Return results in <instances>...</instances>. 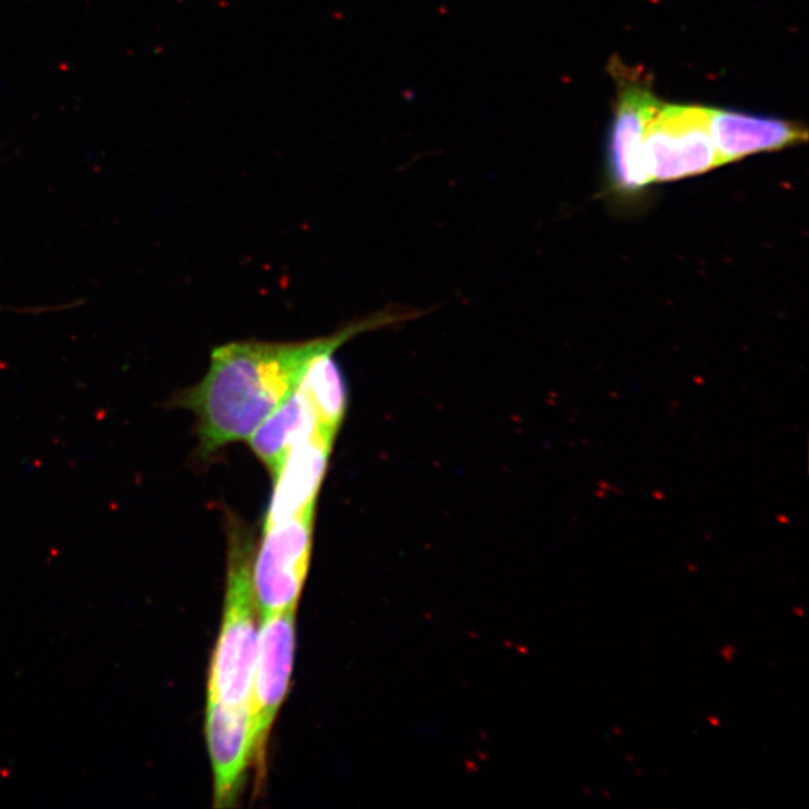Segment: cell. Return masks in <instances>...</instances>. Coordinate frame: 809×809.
<instances>
[{
	"label": "cell",
	"mask_w": 809,
	"mask_h": 809,
	"mask_svg": "<svg viewBox=\"0 0 809 809\" xmlns=\"http://www.w3.org/2000/svg\"><path fill=\"white\" fill-rule=\"evenodd\" d=\"M400 315L385 313L308 342H232L213 349L211 368L197 386L178 391L173 404L193 412L197 455L208 462L225 447L248 441L258 426L299 387L310 361L366 330L389 326Z\"/></svg>",
	"instance_id": "1"
},
{
	"label": "cell",
	"mask_w": 809,
	"mask_h": 809,
	"mask_svg": "<svg viewBox=\"0 0 809 809\" xmlns=\"http://www.w3.org/2000/svg\"><path fill=\"white\" fill-rule=\"evenodd\" d=\"M257 616L249 536L234 528L229 532L223 625L208 670L207 700L249 705L259 643Z\"/></svg>",
	"instance_id": "2"
},
{
	"label": "cell",
	"mask_w": 809,
	"mask_h": 809,
	"mask_svg": "<svg viewBox=\"0 0 809 809\" xmlns=\"http://www.w3.org/2000/svg\"><path fill=\"white\" fill-rule=\"evenodd\" d=\"M643 160L651 185L700 176L719 167L706 106L659 101L647 121Z\"/></svg>",
	"instance_id": "3"
},
{
	"label": "cell",
	"mask_w": 809,
	"mask_h": 809,
	"mask_svg": "<svg viewBox=\"0 0 809 809\" xmlns=\"http://www.w3.org/2000/svg\"><path fill=\"white\" fill-rule=\"evenodd\" d=\"M315 506L264 526L253 569L255 598L262 615L296 608L313 552Z\"/></svg>",
	"instance_id": "4"
},
{
	"label": "cell",
	"mask_w": 809,
	"mask_h": 809,
	"mask_svg": "<svg viewBox=\"0 0 809 809\" xmlns=\"http://www.w3.org/2000/svg\"><path fill=\"white\" fill-rule=\"evenodd\" d=\"M294 653L296 608L264 613L249 700L253 760L259 777L266 774L268 736L291 683Z\"/></svg>",
	"instance_id": "5"
},
{
	"label": "cell",
	"mask_w": 809,
	"mask_h": 809,
	"mask_svg": "<svg viewBox=\"0 0 809 809\" xmlns=\"http://www.w3.org/2000/svg\"><path fill=\"white\" fill-rule=\"evenodd\" d=\"M658 102L642 80L621 81L606 149L608 178L617 193L637 194L651 185L643 160V137Z\"/></svg>",
	"instance_id": "6"
},
{
	"label": "cell",
	"mask_w": 809,
	"mask_h": 809,
	"mask_svg": "<svg viewBox=\"0 0 809 809\" xmlns=\"http://www.w3.org/2000/svg\"><path fill=\"white\" fill-rule=\"evenodd\" d=\"M206 740L213 769L216 808H232L243 789L246 768L253 760L250 708L207 700Z\"/></svg>",
	"instance_id": "7"
},
{
	"label": "cell",
	"mask_w": 809,
	"mask_h": 809,
	"mask_svg": "<svg viewBox=\"0 0 809 809\" xmlns=\"http://www.w3.org/2000/svg\"><path fill=\"white\" fill-rule=\"evenodd\" d=\"M706 110L710 135L721 165L756 153L782 151L807 142V130L787 119L708 106Z\"/></svg>",
	"instance_id": "8"
},
{
	"label": "cell",
	"mask_w": 809,
	"mask_h": 809,
	"mask_svg": "<svg viewBox=\"0 0 809 809\" xmlns=\"http://www.w3.org/2000/svg\"><path fill=\"white\" fill-rule=\"evenodd\" d=\"M334 442L310 438L289 451L275 480V492L264 526L293 518L317 504L319 488L326 475Z\"/></svg>",
	"instance_id": "9"
},
{
	"label": "cell",
	"mask_w": 809,
	"mask_h": 809,
	"mask_svg": "<svg viewBox=\"0 0 809 809\" xmlns=\"http://www.w3.org/2000/svg\"><path fill=\"white\" fill-rule=\"evenodd\" d=\"M315 437L335 442L322 432L317 411L299 385L284 403L258 426L248 441L250 449L266 465L275 481L283 470L289 451L300 442Z\"/></svg>",
	"instance_id": "10"
},
{
	"label": "cell",
	"mask_w": 809,
	"mask_h": 809,
	"mask_svg": "<svg viewBox=\"0 0 809 809\" xmlns=\"http://www.w3.org/2000/svg\"><path fill=\"white\" fill-rule=\"evenodd\" d=\"M300 387L317 411L322 432L336 440L347 412V387L334 352H324L310 361Z\"/></svg>",
	"instance_id": "11"
}]
</instances>
